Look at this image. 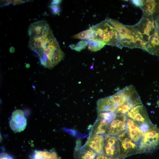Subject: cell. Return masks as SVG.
<instances>
[{
  "label": "cell",
  "instance_id": "obj_25",
  "mask_svg": "<svg viewBox=\"0 0 159 159\" xmlns=\"http://www.w3.org/2000/svg\"><path fill=\"white\" fill-rule=\"evenodd\" d=\"M157 104L158 105V106H159V100H158V102H157Z\"/></svg>",
  "mask_w": 159,
  "mask_h": 159
},
{
  "label": "cell",
  "instance_id": "obj_15",
  "mask_svg": "<svg viewBox=\"0 0 159 159\" xmlns=\"http://www.w3.org/2000/svg\"><path fill=\"white\" fill-rule=\"evenodd\" d=\"M34 159H61L55 151H38L35 153Z\"/></svg>",
  "mask_w": 159,
  "mask_h": 159
},
{
  "label": "cell",
  "instance_id": "obj_6",
  "mask_svg": "<svg viewBox=\"0 0 159 159\" xmlns=\"http://www.w3.org/2000/svg\"><path fill=\"white\" fill-rule=\"evenodd\" d=\"M119 143L121 157L124 159L126 157L139 153L137 145L131 139L125 130L116 136Z\"/></svg>",
  "mask_w": 159,
  "mask_h": 159
},
{
  "label": "cell",
  "instance_id": "obj_14",
  "mask_svg": "<svg viewBox=\"0 0 159 159\" xmlns=\"http://www.w3.org/2000/svg\"><path fill=\"white\" fill-rule=\"evenodd\" d=\"M72 38L83 40H89L95 39L96 35L92 27L74 35Z\"/></svg>",
  "mask_w": 159,
  "mask_h": 159
},
{
  "label": "cell",
  "instance_id": "obj_7",
  "mask_svg": "<svg viewBox=\"0 0 159 159\" xmlns=\"http://www.w3.org/2000/svg\"><path fill=\"white\" fill-rule=\"evenodd\" d=\"M102 153L108 157L123 159L120 156L119 145L116 136L105 135Z\"/></svg>",
  "mask_w": 159,
  "mask_h": 159
},
{
  "label": "cell",
  "instance_id": "obj_4",
  "mask_svg": "<svg viewBox=\"0 0 159 159\" xmlns=\"http://www.w3.org/2000/svg\"><path fill=\"white\" fill-rule=\"evenodd\" d=\"M126 115L136 123L144 133L155 126L150 121L146 108L142 103L133 107Z\"/></svg>",
  "mask_w": 159,
  "mask_h": 159
},
{
  "label": "cell",
  "instance_id": "obj_19",
  "mask_svg": "<svg viewBox=\"0 0 159 159\" xmlns=\"http://www.w3.org/2000/svg\"><path fill=\"white\" fill-rule=\"evenodd\" d=\"M49 7L53 14H58L60 12V8L58 4H51Z\"/></svg>",
  "mask_w": 159,
  "mask_h": 159
},
{
  "label": "cell",
  "instance_id": "obj_1",
  "mask_svg": "<svg viewBox=\"0 0 159 159\" xmlns=\"http://www.w3.org/2000/svg\"><path fill=\"white\" fill-rule=\"evenodd\" d=\"M143 11L138 23L126 25L130 34V48H140L159 56V4Z\"/></svg>",
  "mask_w": 159,
  "mask_h": 159
},
{
  "label": "cell",
  "instance_id": "obj_17",
  "mask_svg": "<svg viewBox=\"0 0 159 159\" xmlns=\"http://www.w3.org/2000/svg\"><path fill=\"white\" fill-rule=\"evenodd\" d=\"M88 42L87 40H82L78 42L77 43L71 44L69 46L72 49L77 51H80L85 49L88 45Z\"/></svg>",
  "mask_w": 159,
  "mask_h": 159
},
{
  "label": "cell",
  "instance_id": "obj_20",
  "mask_svg": "<svg viewBox=\"0 0 159 159\" xmlns=\"http://www.w3.org/2000/svg\"><path fill=\"white\" fill-rule=\"evenodd\" d=\"M95 159H122V158H116L107 156L103 153L98 154Z\"/></svg>",
  "mask_w": 159,
  "mask_h": 159
},
{
  "label": "cell",
  "instance_id": "obj_22",
  "mask_svg": "<svg viewBox=\"0 0 159 159\" xmlns=\"http://www.w3.org/2000/svg\"><path fill=\"white\" fill-rule=\"evenodd\" d=\"M132 2L136 6L140 7L143 3L142 0H132Z\"/></svg>",
  "mask_w": 159,
  "mask_h": 159
},
{
  "label": "cell",
  "instance_id": "obj_2",
  "mask_svg": "<svg viewBox=\"0 0 159 159\" xmlns=\"http://www.w3.org/2000/svg\"><path fill=\"white\" fill-rule=\"evenodd\" d=\"M34 52L39 56L41 64L49 69L57 65L65 56L54 37L48 41H42L39 48Z\"/></svg>",
  "mask_w": 159,
  "mask_h": 159
},
{
  "label": "cell",
  "instance_id": "obj_21",
  "mask_svg": "<svg viewBox=\"0 0 159 159\" xmlns=\"http://www.w3.org/2000/svg\"><path fill=\"white\" fill-rule=\"evenodd\" d=\"M0 159H14L10 155L5 153L0 154Z\"/></svg>",
  "mask_w": 159,
  "mask_h": 159
},
{
  "label": "cell",
  "instance_id": "obj_12",
  "mask_svg": "<svg viewBox=\"0 0 159 159\" xmlns=\"http://www.w3.org/2000/svg\"><path fill=\"white\" fill-rule=\"evenodd\" d=\"M98 154L85 144L76 147L74 151L75 159H95Z\"/></svg>",
  "mask_w": 159,
  "mask_h": 159
},
{
  "label": "cell",
  "instance_id": "obj_3",
  "mask_svg": "<svg viewBox=\"0 0 159 159\" xmlns=\"http://www.w3.org/2000/svg\"><path fill=\"white\" fill-rule=\"evenodd\" d=\"M95 31L96 38L106 44L119 47L120 39L116 29L106 19L92 27Z\"/></svg>",
  "mask_w": 159,
  "mask_h": 159
},
{
  "label": "cell",
  "instance_id": "obj_5",
  "mask_svg": "<svg viewBox=\"0 0 159 159\" xmlns=\"http://www.w3.org/2000/svg\"><path fill=\"white\" fill-rule=\"evenodd\" d=\"M159 147V128L155 126L144 133L138 146L139 153H151Z\"/></svg>",
  "mask_w": 159,
  "mask_h": 159
},
{
  "label": "cell",
  "instance_id": "obj_10",
  "mask_svg": "<svg viewBox=\"0 0 159 159\" xmlns=\"http://www.w3.org/2000/svg\"><path fill=\"white\" fill-rule=\"evenodd\" d=\"M125 130L130 138L138 147L143 138L144 133L132 119L127 117Z\"/></svg>",
  "mask_w": 159,
  "mask_h": 159
},
{
  "label": "cell",
  "instance_id": "obj_8",
  "mask_svg": "<svg viewBox=\"0 0 159 159\" xmlns=\"http://www.w3.org/2000/svg\"><path fill=\"white\" fill-rule=\"evenodd\" d=\"M116 115L115 118L107 124L106 134L116 136L125 130L126 114Z\"/></svg>",
  "mask_w": 159,
  "mask_h": 159
},
{
  "label": "cell",
  "instance_id": "obj_18",
  "mask_svg": "<svg viewBox=\"0 0 159 159\" xmlns=\"http://www.w3.org/2000/svg\"><path fill=\"white\" fill-rule=\"evenodd\" d=\"M25 0H1L0 1L1 6L8 5L9 4H13L14 5L20 4L27 1Z\"/></svg>",
  "mask_w": 159,
  "mask_h": 159
},
{
  "label": "cell",
  "instance_id": "obj_23",
  "mask_svg": "<svg viewBox=\"0 0 159 159\" xmlns=\"http://www.w3.org/2000/svg\"><path fill=\"white\" fill-rule=\"evenodd\" d=\"M62 1V0H52L51 2V4H59Z\"/></svg>",
  "mask_w": 159,
  "mask_h": 159
},
{
  "label": "cell",
  "instance_id": "obj_13",
  "mask_svg": "<svg viewBox=\"0 0 159 159\" xmlns=\"http://www.w3.org/2000/svg\"><path fill=\"white\" fill-rule=\"evenodd\" d=\"M107 123L105 120L97 118L92 127L89 135H106V128Z\"/></svg>",
  "mask_w": 159,
  "mask_h": 159
},
{
  "label": "cell",
  "instance_id": "obj_9",
  "mask_svg": "<svg viewBox=\"0 0 159 159\" xmlns=\"http://www.w3.org/2000/svg\"><path fill=\"white\" fill-rule=\"evenodd\" d=\"M11 129L15 133L20 132L25 128L27 121L23 112L17 110L12 113L9 122Z\"/></svg>",
  "mask_w": 159,
  "mask_h": 159
},
{
  "label": "cell",
  "instance_id": "obj_11",
  "mask_svg": "<svg viewBox=\"0 0 159 159\" xmlns=\"http://www.w3.org/2000/svg\"><path fill=\"white\" fill-rule=\"evenodd\" d=\"M105 135H89L85 144L97 154L102 153Z\"/></svg>",
  "mask_w": 159,
  "mask_h": 159
},
{
  "label": "cell",
  "instance_id": "obj_16",
  "mask_svg": "<svg viewBox=\"0 0 159 159\" xmlns=\"http://www.w3.org/2000/svg\"><path fill=\"white\" fill-rule=\"evenodd\" d=\"M87 41L88 42L87 48L92 52L100 50L106 44L103 41L97 38Z\"/></svg>",
  "mask_w": 159,
  "mask_h": 159
},
{
  "label": "cell",
  "instance_id": "obj_24",
  "mask_svg": "<svg viewBox=\"0 0 159 159\" xmlns=\"http://www.w3.org/2000/svg\"><path fill=\"white\" fill-rule=\"evenodd\" d=\"M11 53H13L15 51L14 48L13 47H11L9 49Z\"/></svg>",
  "mask_w": 159,
  "mask_h": 159
}]
</instances>
